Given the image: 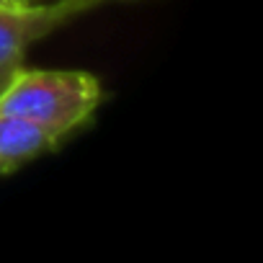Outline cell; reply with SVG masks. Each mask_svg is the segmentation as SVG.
I'll list each match as a JSON object with an SVG mask.
<instances>
[{"instance_id":"1","label":"cell","mask_w":263,"mask_h":263,"mask_svg":"<svg viewBox=\"0 0 263 263\" xmlns=\"http://www.w3.org/2000/svg\"><path fill=\"white\" fill-rule=\"evenodd\" d=\"M101 101V80L85 70H26L21 65L0 93V114L29 119L62 142L90 121Z\"/></svg>"},{"instance_id":"5","label":"cell","mask_w":263,"mask_h":263,"mask_svg":"<svg viewBox=\"0 0 263 263\" xmlns=\"http://www.w3.org/2000/svg\"><path fill=\"white\" fill-rule=\"evenodd\" d=\"M78 3H80L85 11H90V8H96V6H106V3H124V0H78Z\"/></svg>"},{"instance_id":"7","label":"cell","mask_w":263,"mask_h":263,"mask_svg":"<svg viewBox=\"0 0 263 263\" xmlns=\"http://www.w3.org/2000/svg\"><path fill=\"white\" fill-rule=\"evenodd\" d=\"M3 176H8V173H6V171H3V168H0V178H3Z\"/></svg>"},{"instance_id":"6","label":"cell","mask_w":263,"mask_h":263,"mask_svg":"<svg viewBox=\"0 0 263 263\" xmlns=\"http://www.w3.org/2000/svg\"><path fill=\"white\" fill-rule=\"evenodd\" d=\"M24 3H36V0H0V8H6V6H24Z\"/></svg>"},{"instance_id":"4","label":"cell","mask_w":263,"mask_h":263,"mask_svg":"<svg viewBox=\"0 0 263 263\" xmlns=\"http://www.w3.org/2000/svg\"><path fill=\"white\" fill-rule=\"evenodd\" d=\"M18 67H21V65H18ZM18 67H13V65H0V93H3V88L11 83V78H13V72H16Z\"/></svg>"},{"instance_id":"2","label":"cell","mask_w":263,"mask_h":263,"mask_svg":"<svg viewBox=\"0 0 263 263\" xmlns=\"http://www.w3.org/2000/svg\"><path fill=\"white\" fill-rule=\"evenodd\" d=\"M85 13L78 0H54L47 6L24 3L0 8V65H24L31 44L49 36L70 18Z\"/></svg>"},{"instance_id":"3","label":"cell","mask_w":263,"mask_h":263,"mask_svg":"<svg viewBox=\"0 0 263 263\" xmlns=\"http://www.w3.org/2000/svg\"><path fill=\"white\" fill-rule=\"evenodd\" d=\"M57 145L60 140L34 121L13 114H0V168L6 173H13L21 165L52 153Z\"/></svg>"}]
</instances>
